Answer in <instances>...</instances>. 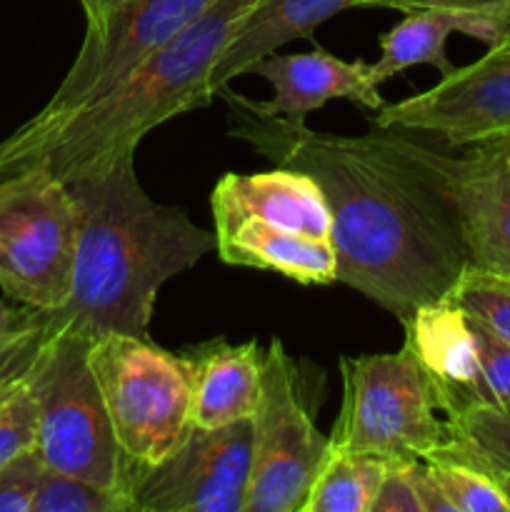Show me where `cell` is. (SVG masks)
Listing matches in <instances>:
<instances>
[{"label":"cell","instance_id":"4dcf8cb0","mask_svg":"<svg viewBox=\"0 0 510 512\" xmlns=\"http://www.w3.org/2000/svg\"><path fill=\"white\" fill-rule=\"evenodd\" d=\"M30 313H33L30 308H13V305L0 300V340L18 333V330L30 320Z\"/></svg>","mask_w":510,"mask_h":512},{"label":"cell","instance_id":"6da1fadb","mask_svg":"<svg viewBox=\"0 0 510 512\" xmlns=\"http://www.w3.org/2000/svg\"><path fill=\"white\" fill-rule=\"evenodd\" d=\"M228 133L280 168L310 175L330 210L338 283L398 320L448 298L468 268L463 235L428 145L403 130L320 133L305 120L260 113L225 88Z\"/></svg>","mask_w":510,"mask_h":512},{"label":"cell","instance_id":"cb8c5ba5","mask_svg":"<svg viewBox=\"0 0 510 512\" xmlns=\"http://www.w3.org/2000/svg\"><path fill=\"white\" fill-rule=\"evenodd\" d=\"M30 512H130L125 495L45 468Z\"/></svg>","mask_w":510,"mask_h":512},{"label":"cell","instance_id":"7a4b0ae2","mask_svg":"<svg viewBox=\"0 0 510 512\" xmlns=\"http://www.w3.org/2000/svg\"><path fill=\"white\" fill-rule=\"evenodd\" d=\"M78 215L70 293L45 315L50 330L93 340L108 333L150 338L160 288L215 253V230L185 208L150 198L135 150L65 180Z\"/></svg>","mask_w":510,"mask_h":512},{"label":"cell","instance_id":"9c48e42d","mask_svg":"<svg viewBox=\"0 0 510 512\" xmlns=\"http://www.w3.org/2000/svg\"><path fill=\"white\" fill-rule=\"evenodd\" d=\"M213 0H123L103 23L88 25L85 40L40 113L25 128H45L128 78L155 50L193 23Z\"/></svg>","mask_w":510,"mask_h":512},{"label":"cell","instance_id":"484cf974","mask_svg":"<svg viewBox=\"0 0 510 512\" xmlns=\"http://www.w3.org/2000/svg\"><path fill=\"white\" fill-rule=\"evenodd\" d=\"M48 323L40 310L30 313V320L13 333L10 338L0 340V400L20 383L28 378L30 368H33L38 350L43 340L48 338Z\"/></svg>","mask_w":510,"mask_h":512},{"label":"cell","instance_id":"e575fe53","mask_svg":"<svg viewBox=\"0 0 510 512\" xmlns=\"http://www.w3.org/2000/svg\"><path fill=\"white\" fill-rule=\"evenodd\" d=\"M505 145H508V155H510V143H505Z\"/></svg>","mask_w":510,"mask_h":512},{"label":"cell","instance_id":"603a6c76","mask_svg":"<svg viewBox=\"0 0 510 512\" xmlns=\"http://www.w3.org/2000/svg\"><path fill=\"white\" fill-rule=\"evenodd\" d=\"M425 465L453 512H508L498 483L483 470L443 453L425 458Z\"/></svg>","mask_w":510,"mask_h":512},{"label":"cell","instance_id":"f546056e","mask_svg":"<svg viewBox=\"0 0 510 512\" xmlns=\"http://www.w3.org/2000/svg\"><path fill=\"white\" fill-rule=\"evenodd\" d=\"M370 512H423L410 463H388Z\"/></svg>","mask_w":510,"mask_h":512},{"label":"cell","instance_id":"52a82bcc","mask_svg":"<svg viewBox=\"0 0 510 512\" xmlns=\"http://www.w3.org/2000/svg\"><path fill=\"white\" fill-rule=\"evenodd\" d=\"M78 215L73 195L43 160L0 175V290L40 313L70 293Z\"/></svg>","mask_w":510,"mask_h":512},{"label":"cell","instance_id":"ac0fdd59","mask_svg":"<svg viewBox=\"0 0 510 512\" xmlns=\"http://www.w3.org/2000/svg\"><path fill=\"white\" fill-rule=\"evenodd\" d=\"M215 238V253L228 265L278 273L300 285L338 283V255L330 240L308 238L255 218L240 220Z\"/></svg>","mask_w":510,"mask_h":512},{"label":"cell","instance_id":"f1b7e54d","mask_svg":"<svg viewBox=\"0 0 510 512\" xmlns=\"http://www.w3.org/2000/svg\"><path fill=\"white\" fill-rule=\"evenodd\" d=\"M45 465L38 453H28L0 470V512H30Z\"/></svg>","mask_w":510,"mask_h":512},{"label":"cell","instance_id":"ba28073f","mask_svg":"<svg viewBox=\"0 0 510 512\" xmlns=\"http://www.w3.org/2000/svg\"><path fill=\"white\" fill-rule=\"evenodd\" d=\"M250 475L243 512H303L330 438L315 425L303 380L283 340H270L263 393L250 418Z\"/></svg>","mask_w":510,"mask_h":512},{"label":"cell","instance_id":"d4e9b609","mask_svg":"<svg viewBox=\"0 0 510 512\" xmlns=\"http://www.w3.org/2000/svg\"><path fill=\"white\" fill-rule=\"evenodd\" d=\"M38 448V400L30 380H20L0 400V470Z\"/></svg>","mask_w":510,"mask_h":512},{"label":"cell","instance_id":"4316f807","mask_svg":"<svg viewBox=\"0 0 510 512\" xmlns=\"http://www.w3.org/2000/svg\"><path fill=\"white\" fill-rule=\"evenodd\" d=\"M470 328H473L480 370H483L493 405L510 403V345L495 333H490L478 320L470 318Z\"/></svg>","mask_w":510,"mask_h":512},{"label":"cell","instance_id":"9a60e30c","mask_svg":"<svg viewBox=\"0 0 510 512\" xmlns=\"http://www.w3.org/2000/svg\"><path fill=\"white\" fill-rule=\"evenodd\" d=\"M273 85V98L253 100L260 113L305 120V115L323 108L328 100H350L375 113L385 105L380 85L368 75L365 60H343L323 48L313 53L268 55L248 68Z\"/></svg>","mask_w":510,"mask_h":512},{"label":"cell","instance_id":"4fadbf2b","mask_svg":"<svg viewBox=\"0 0 510 512\" xmlns=\"http://www.w3.org/2000/svg\"><path fill=\"white\" fill-rule=\"evenodd\" d=\"M400 325L405 330L403 345L418 360L445 420L493 405L480 370L470 318L458 305L448 298L420 305L410 318L400 320Z\"/></svg>","mask_w":510,"mask_h":512},{"label":"cell","instance_id":"8992f818","mask_svg":"<svg viewBox=\"0 0 510 512\" xmlns=\"http://www.w3.org/2000/svg\"><path fill=\"white\" fill-rule=\"evenodd\" d=\"M343 405L330 443L388 463L425 460L448 440L433 388L408 348L340 355Z\"/></svg>","mask_w":510,"mask_h":512},{"label":"cell","instance_id":"e0dca14e","mask_svg":"<svg viewBox=\"0 0 510 512\" xmlns=\"http://www.w3.org/2000/svg\"><path fill=\"white\" fill-rule=\"evenodd\" d=\"M370 0H258L235 28L210 75V95L218 98L258 60L293 40L310 38L320 23L348 8H368Z\"/></svg>","mask_w":510,"mask_h":512},{"label":"cell","instance_id":"7c38bea8","mask_svg":"<svg viewBox=\"0 0 510 512\" xmlns=\"http://www.w3.org/2000/svg\"><path fill=\"white\" fill-rule=\"evenodd\" d=\"M443 175L463 235L468 265L510 278V155L508 145H473L465 155L428 145Z\"/></svg>","mask_w":510,"mask_h":512},{"label":"cell","instance_id":"7402d4cb","mask_svg":"<svg viewBox=\"0 0 510 512\" xmlns=\"http://www.w3.org/2000/svg\"><path fill=\"white\" fill-rule=\"evenodd\" d=\"M448 300L510 345V278L468 265Z\"/></svg>","mask_w":510,"mask_h":512},{"label":"cell","instance_id":"ffe728a7","mask_svg":"<svg viewBox=\"0 0 510 512\" xmlns=\"http://www.w3.org/2000/svg\"><path fill=\"white\" fill-rule=\"evenodd\" d=\"M388 460L330 443L303 512H370Z\"/></svg>","mask_w":510,"mask_h":512},{"label":"cell","instance_id":"44dd1931","mask_svg":"<svg viewBox=\"0 0 510 512\" xmlns=\"http://www.w3.org/2000/svg\"><path fill=\"white\" fill-rule=\"evenodd\" d=\"M448 423V440L435 453L483 470L490 478L510 473V403L483 405Z\"/></svg>","mask_w":510,"mask_h":512},{"label":"cell","instance_id":"30bf717a","mask_svg":"<svg viewBox=\"0 0 510 512\" xmlns=\"http://www.w3.org/2000/svg\"><path fill=\"white\" fill-rule=\"evenodd\" d=\"M250 420L190 428L155 465L125 463L123 493L133 512H243L250 475Z\"/></svg>","mask_w":510,"mask_h":512},{"label":"cell","instance_id":"836d02e7","mask_svg":"<svg viewBox=\"0 0 510 512\" xmlns=\"http://www.w3.org/2000/svg\"><path fill=\"white\" fill-rule=\"evenodd\" d=\"M393 3H398V0H370L368 8H390Z\"/></svg>","mask_w":510,"mask_h":512},{"label":"cell","instance_id":"277c9868","mask_svg":"<svg viewBox=\"0 0 510 512\" xmlns=\"http://www.w3.org/2000/svg\"><path fill=\"white\" fill-rule=\"evenodd\" d=\"M50 330V328H48ZM90 340L50 330L30 368L45 468L123 493L125 463L88 360ZM133 512V510H130Z\"/></svg>","mask_w":510,"mask_h":512},{"label":"cell","instance_id":"2e32d148","mask_svg":"<svg viewBox=\"0 0 510 512\" xmlns=\"http://www.w3.org/2000/svg\"><path fill=\"white\" fill-rule=\"evenodd\" d=\"M190 363V423L215 430L253 418L263 393L265 350L258 340L213 338L185 350Z\"/></svg>","mask_w":510,"mask_h":512},{"label":"cell","instance_id":"83f0119b","mask_svg":"<svg viewBox=\"0 0 510 512\" xmlns=\"http://www.w3.org/2000/svg\"><path fill=\"white\" fill-rule=\"evenodd\" d=\"M393 10H413V8H448L468 13L478 18L488 30V45L500 43L510 38V0H398L390 5Z\"/></svg>","mask_w":510,"mask_h":512},{"label":"cell","instance_id":"1f68e13d","mask_svg":"<svg viewBox=\"0 0 510 512\" xmlns=\"http://www.w3.org/2000/svg\"><path fill=\"white\" fill-rule=\"evenodd\" d=\"M123 0H80L83 5V13H85V25H98L113 13Z\"/></svg>","mask_w":510,"mask_h":512},{"label":"cell","instance_id":"5b68a950","mask_svg":"<svg viewBox=\"0 0 510 512\" xmlns=\"http://www.w3.org/2000/svg\"><path fill=\"white\" fill-rule=\"evenodd\" d=\"M88 360L123 458L135 465L168 458L193 428L185 353H170L150 338L108 333L90 340Z\"/></svg>","mask_w":510,"mask_h":512},{"label":"cell","instance_id":"5bb4252c","mask_svg":"<svg viewBox=\"0 0 510 512\" xmlns=\"http://www.w3.org/2000/svg\"><path fill=\"white\" fill-rule=\"evenodd\" d=\"M215 233L240 220H265L278 228L330 240V210L323 190L310 175L280 168L265 173H228L210 193Z\"/></svg>","mask_w":510,"mask_h":512},{"label":"cell","instance_id":"d6a6232c","mask_svg":"<svg viewBox=\"0 0 510 512\" xmlns=\"http://www.w3.org/2000/svg\"><path fill=\"white\" fill-rule=\"evenodd\" d=\"M493 480L498 483L500 495H503V500H505V508H508V512H510V473H498Z\"/></svg>","mask_w":510,"mask_h":512},{"label":"cell","instance_id":"8fae6325","mask_svg":"<svg viewBox=\"0 0 510 512\" xmlns=\"http://www.w3.org/2000/svg\"><path fill=\"white\" fill-rule=\"evenodd\" d=\"M370 120L375 128L428 133L453 148L510 143V38L433 88L385 103Z\"/></svg>","mask_w":510,"mask_h":512},{"label":"cell","instance_id":"d6986e66","mask_svg":"<svg viewBox=\"0 0 510 512\" xmlns=\"http://www.w3.org/2000/svg\"><path fill=\"white\" fill-rule=\"evenodd\" d=\"M453 33L490 43L485 25L468 13L448 8L405 10V18L380 35V58L368 65L370 80L380 85L413 65H433L443 75L453 73L455 65L450 63L445 48Z\"/></svg>","mask_w":510,"mask_h":512},{"label":"cell","instance_id":"3957f363","mask_svg":"<svg viewBox=\"0 0 510 512\" xmlns=\"http://www.w3.org/2000/svg\"><path fill=\"white\" fill-rule=\"evenodd\" d=\"M258 0H213L193 23L155 50L115 88L45 128L0 140V175L43 160L60 180L138 150L153 128L190 110L208 108L210 75L235 28Z\"/></svg>","mask_w":510,"mask_h":512}]
</instances>
